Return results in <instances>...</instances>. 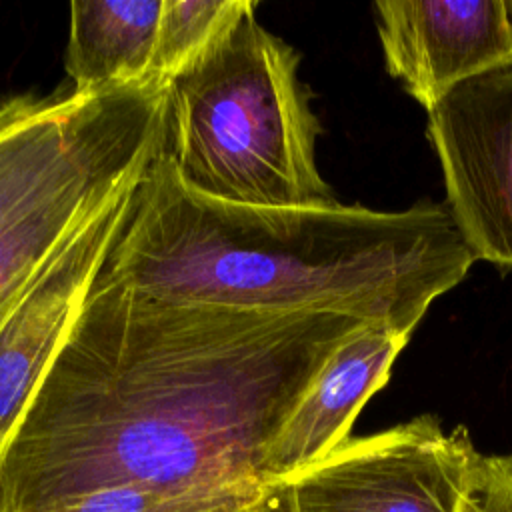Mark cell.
Masks as SVG:
<instances>
[{"label": "cell", "mask_w": 512, "mask_h": 512, "mask_svg": "<svg viewBox=\"0 0 512 512\" xmlns=\"http://www.w3.org/2000/svg\"><path fill=\"white\" fill-rule=\"evenodd\" d=\"M364 324L164 300L100 268L0 452V512H290L270 448Z\"/></svg>", "instance_id": "cell-1"}, {"label": "cell", "mask_w": 512, "mask_h": 512, "mask_svg": "<svg viewBox=\"0 0 512 512\" xmlns=\"http://www.w3.org/2000/svg\"><path fill=\"white\" fill-rule=\"evenodd\" d=\"M474 260L446 206L226 202L190 188L160 148L102 272L164 300L332 312L412 336Z\"/></svg>", "instance_id": "cell-2"}, {"label": "cell", "mask_w": 512, "mask_h": 512, "mask_svg": "<svg viewBox=\"0 0 512 512\" xmlns=\"http://www.w3.org/2000/svg\"><path fill=\"white\" fill-rule=\"evenodd\" d=\"M166 80L0 98V322L162 148Z\"/></svg>", "instance_id": "cell-3"}, {"label": "cell", "mask_w": 512, "mask_h": 512, "mask_svg": "<svg viewBox=\"0 0 512 512\" xmlns=\"http://www.w3.org/2000/svg\"><path fill=\"white\" fill-rule=\"evenodd\" d=\"M298 68L296 48L248 12L168 78L162 154L190 188L252 206L336 200Z\"/></svg>", "instance_id": "cell-4"}, {"label": "cell", "mask_w": 512, "mask_h": 512, "mask_svg": "<svg viewBox=\"0 0 512 512\" xmlns=\"http://www.w3.org/2000/svg\"><path fill=\"white\" fill-rule=\"evenodd\" d=\"M480 458L464 426L422 414L286 478L290 512H458Z\"/></svg>", "instance_id": "cell-5"}, {"label": "cell", "mask_w": 512, "mask_h": 512, "mask_svg": "<svg viewBox=\"0 0 512 512\" xmlns=\"http://www.w3.org/2000/svg\"><path fill=\"white\" fill-rule=\"evenodd\" d=\"M426 112L460 236L476 260L512 268V58Z\"/></svg>", "instance_id": "cell-6"}, {"label": "cell", "mask_w": 512, "mask_h": 512, "mask_svg": "<svg viewBox=\"0 0 512 512\" xmlns=\"http://www.w3.org/2000/svg\"><path fill=\"white\" fill-rule=\"evenodd\" d=\"M132 192L76 232L0 322V452L98 276Z\"/></svg>", "instance_id": "cell-7"}, {"label": "cell", "mask_w": 512, "mask_h": 512, "mask_svg": "<svg viewBox=\"0 0 512 512\" xmlns=\"http://www.w3.org/2000/svg\"><path fill=\"white\" fill-rule=\"evenodd\" d=\"M374 12L388 74L426 110L512 58V0H378Z\"/></svg>", "instance_id": "cell-8"}, {"label": "cell", "mask_w": 512, "mask_h": 512, "mask_svg": "<svg viewBox=\"0 0 512 512\" xmlns=\"http://www.w3.org/2000/svg\"><path fill=\"white\" fill-rule=\"evenodd\" d=\"M408 340L388 326L364 324L338 346L272 444L270 482L298 474L350 438L358 412L388 382Z\"/></svg>", "instance_id": "cell-9"}, {"label": "cell", "mask_w": 512, "mask_h": 512, "mask_svg": "<svg viewBox=\"0 0 512 512\" xmlns=\"http://www.w3.org/2000/svg\"><path fill=\"white\" fill-rule=\"evenodd\" d=\"M162 0L70 2L66 74L76 90L152 76Z\"/></svg>", "instance_id": "cell-10"}, {"label": "cell", "mask_w": 512, "mask_h": 512, "mask_svg": "<svg viewBox=\"0 0 512 512\" xmlns=\"http://www.w3.org/2000/svg\"><path fill=\"white\" fill-rule=\"evenodd\" d=\"M256 6L254 0H162L152 76L172 78Z\"/></svg>", "instance_id": "cell-11"}, {"label": "cell", "mask_w": 512, "mask_h": 512, "mask_svg": "<svg viewBox=\"0 0 512 512\" xmlns=\"http://www.w3.org/2000/svg\"><path fill=\"white\" fill-rule=\"evenodd\" d=\"M458 512H512V454H482Z\"/></svg>", "instance_id": "cell-12"}]
</instances>
